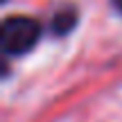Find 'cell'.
Wrapping results in <instances>:
<instances>
[{
  "label": "cell",
  "mask_w": 122,
  "mask_h": 122,
  "mask_svg": "<svg viewBox=\"0 0 122 122\" xmlns=\"http://www.w3.org/2000/svg\"><path fill=\"white\" fill-rule=\"evenodd\" d=\"M41 36V25L30 16H9L0 30V45L5 54H25L36 45Z\"/></svg>",
  "instance_id": "obj_1"
},
{
  "label": "cell",
  "mask_w": 122,
  "mask_h": 122,
  "mask_svg": "<svg viewBox=\"0 0 122 122\" xmlns=\"http://www.w3.org/2000/svg\"><path fill=\"white\" fill-rule=\"evenodd\" d=\"M75 23H77V11H75V9H61L52 18V32L59 34V36H63L75 27Z\"/></svg>",
  "instance_id": "obj_2"
},
{
  "label": "cell",
  "mask_w": 122,
  "mask_h": 122,
  "mask_svg": "<svg viewBox=\"0 0 122 122\" xmlns=\"http://www.w3.org/2000/svg\"><path fill=\"white\" fill-rule=\"evenodd\" d=\"M113 5H115V9H118V11H122V0H113Z\"/></svg>",
  "instance_id": "obj_3"
}]
</instances>
